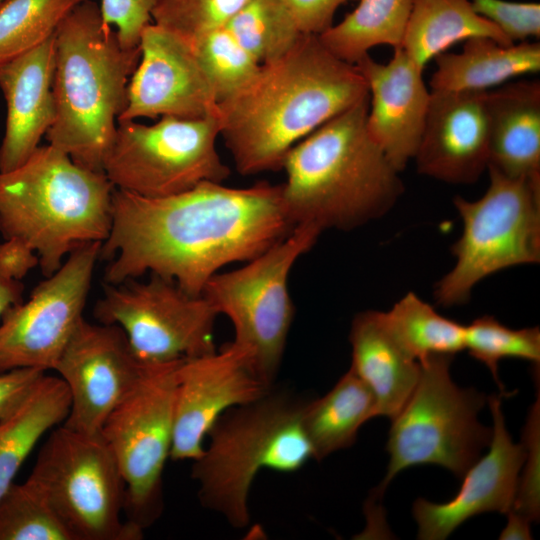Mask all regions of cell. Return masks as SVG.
<instances>
[{
	"instance_id": "obj_1",
	"label": "cell",
	"mask_w": 540,
	"mask_h": 540,
	"mask_svg": "<svg viewBox=\"0 0 540 540\" xmlns=\"http://www.w3.org/2000/svg\"><path fill=\"white\" fill-rule=\"evenodd\" d=\"M294 227L282 184L232 188L204 181L165 197L115 188L111 230L99 260L108 261L107 284L150 272L199 296L222 267L257 257Z\"/></svg>"
},
{
	"instance_id": "obj_2",
	"label": "cell",
	"mask_w": 540,
	"mask_h": 540,
	"mask_svg": "<svg viewBox=\"0 0 540 540\" xmlns=\"http://www.w3.org/2000/svg\"><path fill=\"white\" fill-rule=\"evenodd\" d=\"M368 96L356 65L332 54L318 35L304 34L218 103L220 136L241 175L277 171L294 145Z\"/></svg>"
},
{
	"instance_id": "obj_3",
	"label": "cell",
	"mask_w": 540,
	"mask_h": 540,
	"mask_svg": "<svg viewBox=\"0 0 540 540\" xmlns=\"http://www.w3.org/2000/svg\"><path fill=\"white\" fill-rule=\"evenodd\" d=\"M369 96L315 129L287 153L286 213L294 226L352 230L384 216L404 191L399 173L369 136Z\"/></svg>"
},
{
	"instance_id": "obj_4",
	"label": "cell",
	"mask_w": 540,
	"mask_h": 540,
	"mask_svg": "<svg viewBox=\"0 0 540 540\" xmlns=\"http://www.w3.org/2000/svg\"><path fill=\"white\" fill-rule=\"evenodd\" d=\"M139 59L140 47L125 48L103 23L99 4L77 5L55 33V118L48 144L77 165L104 172Z\"/></svg>"
},
{
	"instance_id": "obj_5",
	"label": "cell",
	"mask_w": 540,
	"mask_h": 540,
	"mask_svg": "<svg viewBox=\"0 0 540 540\" xmlns=\"http://www.w3.org/2000/svg\"><path fill=\"white\" fill-rule=\"evenodd\" d=\"M114 189L104 172L39 145L23 164L0 172V233L30 247L48 277L78 247L106 240Z\"/></svg>"
},
{
	"instance_id": "obj_6",
	"label": "cell",
	"mask_w": 540,
	"mask_h": 540,
	"mask_svg": "<svg viewBox=\"0 0 540 540\" xmlns=\"http://www.w3.org/2000/svg\"><path fill=\"white\" fill-rule=\"evenodd\" d=\"M304 404L272 388L222 414L191 468L201 505L234 528L247 526L250 490L258 473L263 469L293 473L313 459L302 425Z\"/></svg>"
},
{
	"instance_id": "obj_7",
	"label": "cell",
	"mask_w": 540,
	"mask_h": 540,
	"mask_svg": "<svg viewBox=\"0 0 540 540\" xmlns=\"http://www.w3.org/2000/svg\"><path fill=\"white\" fill-rule=\"evenodd\" d=\"M453 356L434 355L420 363L418 383L392 425L386 449V476L365 508L382 497L387 485L406 468L438 465L462 477L489 446L492 429L478 421L486 397L458 387L450 376Z\"/></svg>"
},
{
	"instance_id": "obj_8",
	"label": "cell",
	"mask_w": 540,
	"mask_h": 540,
	"mask_svg": "<svg viewBox=\"0 0 540 540\" xmlns=\"http://www.w3.org/2000/svg\"><path fill=\"white\" fill-rule=\"evenodd\" d=\"M487 170L490 184L481 198L453 199L463 229L452 246L455 265L434 289L443 307L468 302L475 285L491 274L540 261V183Z\"/></svg>"
},
{
	"instance_id": "obj_9",
	"label": "cell",
	"mask_w": 540,
	"mask_h": 540,
	"mask_svg": "<svg viewBox=\"0 0 540 540\" xmlns=\"http://www.w3.org/2000/svg\"><path fill=\"white\" fill-rule=\"evenodd\" d=\"M321 232L313 224L296 225L289 235L246 265L214 274L202 292L219 314L230 319L233 341L250 350L258 374L271 386L295 313L289 274Z\"/></svg>"
},
{
	"instance_id": "obj_10",
	"label": "cell",
	"mask_w": 540,
	"mask_h": 540,
	"mask_svg": "<svg viewBox=\"0 0 540 540\" xmlns=\"http://www.w3.org/2000/svg\"><path fill=\"white\" fill-rule=\"evenodd\" d=\"M74 540H139L142 530L122 519L125 482L101 434L60 424L39 450L30 476Z\"/></svg>"
},
{
	"instance_id": "obj_11",
	"label": "cell",
	"mask_w": 540,
	"mask_h": 540,
	"mask_svg": "<svg viewBox=\"0 0 540 540\" xmlns=\"http://www.w3.org/2000/svg\"><path fill=\"white\" fill-rule=\"evenodd\" d=\"M218 115L200 119L162 116L152 125L117 122L104 173L116 189L165 197L230 175L217 151Z\"/></svg>"
},
{
	"instance_id": "obj_12",
	"label": "cell",
	"mask_w": 540,
	"mask_h": 540,
	"mask_svg": "<svg viewBox=\"0 0 540 540\" xmlns=\"http://www.w3.org/2000/svg\"><path fill=\"white\" fill-rule=\"evenodd\" d=\"M181 360L146 364L137 384L110 413L101 430L125 482L126 521L142 531L163 510L162 475L172 447Z\"/></svg>"
},
{
	"instance_id": "obj_13",
	"label": "cell",
	"mask_w": 540,
	"mask_h": 540,
	"mask_svg": "<svg viewBox=\"0 0 540 540\" xmlns=\"http://www.w3.org/2000/svg\"><path fill=\"white\" fill-rule=\"evenodd\" d=\"M93 313L100 323L121 327L145 364L216 350L213 333L219 313L214 306L203 295H191L174 280L155 274L146 282L105 283Z\"/></svg>"
},
{
	"instance_id": "obj_14",
	"label": "cell",
	"mask_w": 540,
	"mask_h": 540,
	"mask_svg": "<svg viewBox=\"0 0 540 540\" xmlns=\"http://www.w3.org/2000/svg\"><path fill=\"white\" fill-rule=\"evenodd\" d=\"M101 242L72 251L45 277L27 301L0 317V373L19 368L54 370L69 339L84 318Z\"/></svg>"
},
{
	"instance_id": "obj_15",
	"label": "cell",
	"mask_w": 540,
	"mask_h": 540,
	"mask_svg": "<svg viewBox=\"0 0 540 540\" xmlns=\"http://www.w3.org/2000/svg\"><path fill=\"white\" fill-rule=\"evenodd\" d=\"M272 388L258 374L250 350L234 341L220 351L182 359L177 368L170 458L197 459L222 414Z\"/></svg>"
},
{
	"instance_id": "obj_16",
	"label": "cell",
	"mask_w": 540,
	"mask_h": 540,
	"mask_svg": "<svg viewBox=\"0 0 540 540\" xmlns=\"http://www.w3.org/2000/svg\"><path fill=\"white\" fill-rule=\"evenodd\" d=\"M145 366L121 327L83 318L54 369L71 397L62 424L80 433L101 434L106 419L137 384Z\"/></svg>"
},
{
	"instance_id": "obj_17",
	"label": "cell",
	"mask_w": 540,
	"mask_h": 540,
	"mask_svg": "<svg viewBox=\"0 0 540 540\" xmlns=\"http://www.w3.org/2000/svg\"><path fill=\"white\" fill-rule=\"evenodd\" d=\"M140 59L118 121L218 115V102L189 41L155 23L141 33Z\"/></svg>"
},
{
	"instance_id": "obj_18",
	"label": "cell",
	"mask_w": 540,
	"mask_h": 540,
	"mask_svg": "<svg viewBox=\"0 0 540 540\" xmlns=\"http://www.w3.org/2000/svg\"><path fill=\"white\" fill-rule=\"evenodd\" d=\"M493 418L489 452L464 473L458 493L448 502L433 503L418 498L413 515L421 540L446 539L469 518L485 513L507 514L514 503L520 470L526 458L524 444H515L505 425L501 397L491 395Z\"/></svg>"
},
{
	"instance_id": "obj_19",
	"label": "cell",
	"mask_w": 540,
	"mask_h": 540,
	"mask_svg": "<svg viewBox=\"0 0 540 540\" xmlns=\"http://www.w3.org/2000/svg\"><path fill=\"white\" fill-rule=\"evenodd\" d=\"M355 65L369 92L367 132L401 172L414 159L425 126L431 91L423 80L424 68L402 47L394 48L386 64L367 54Z\"/></svg>"
},
{
	"instance_id": "obj_20",
	"label": "cell",
	"mask_w": 540,
	"mask_h": 540,
	"mask_svg": "<svg viewBox=\"0 0 540 540\" xmlns=\"http://www.w3.org/2000/svg\"><path fill=\"white\" fill-rule=\"evenodd\" d=\"M487 91H431L413 160L420 174L451 184L475 183L489 161Z\"/></svg>"
},
{
	"instance_id": "obj_21",
	"label": "cell",
	"mask_w": 540,
	"mask_h": 540,
	"mask_svg": "<svg viewBox=\"0 0 540 540\" xmlns=\"http://www.w3.org/2000/svg\"><path fill=\"white\" fill-rule=\"evenodd\" d=\"M54 67L55 34L35 49L0 66V89L7 104L0 172L23 164L52 125Z\"/></svg>"
},
{
	"instance_id": "obj_22",
	"label": "cell",
	"mask_w": 540,
	"mask_h": 540,
	"mask_svg": "<svg viewBox=\"0 0 540 540\" xmlns=\"http://www.w3.org/2000/svg\"><path fill=\"white\" fill-rule=\"evenodd\" d=\"M489 161L510 178L540 183V83L506 84L486 92Z\"/></svg>"
},
{
	"instance_id": "obj_23",
	"label": "cell",
	"mask_w": 540,
	"mask_h": 540,
	"mask_svg": "<svg viewBox=\"0 0 540 540\" xmlns=\"http://www.w3.org/2000/svg\"><path fill=\"white\" fill-rule=\"evenodd\" d=\"M349 341L350 368L371 390L376 417L392 420L418 383L420 363L397 342L381 311L359 312L352 320Z\"/></svg>"
},
{
	"instance_id": "obj_24",
	"label": "cell",
	"mask_w": 540,
	"mask_h": 540,
	"mask_svg": "<svg viewBox=\"0 0 540 540\" xmlns=\"http://www.w3.org/2000/svg\"><path fill=\"white\" fill-rule=\"evenodd\" d=\"M431 91H488L511 78L540 70V44L504 45L489 37L465 40L459 53L435 58Z\"/></svg>"
},
{
	"instance_id": "obj_25",
	"label": "cell",
	"mask_w": 540,
	"mask_h": 540,
	"mask_svg": "<svg viewBox=\"0 0 540 540\" xmlns=\"http://www.w3.org/2000/svg\"><path fill=\"white\" fill-rule=\"evenodd\" d=\"M70 405L63 379L44 373L23 400L0 418V497L39 439L65 421Z\"/></svg>"
},
{
	"instance_id": "obj_26",
	"label": "cell",
	"mask_w": 540,
	"mask_h": 540,
	"mask_svg": "<svg viewBox=\"0 0 540 540\" xmlns=\"http://www.w3.org/2000/svg\"><path fill=\"white\" fill-rule=\"evenodd\" d=\"M489 37L512 42L496 25L478 15L470 0H414L402 49L420 67L459 41Z\"/></svg>"
},
{
	"instance_id": "obj_27",
	"label": "cell",
	"mask_w": 540,
	"mask_h": 540,
	"mask_svg": "<svg viewBox=\"0 0 540 540\" xmlns=\"http://www.w3.org/2000/svg\"><path fill=\"white\" fill-rule=\"evenodd\" d=\"M376 417L374 396L351 369L321 398L305 402L302 425L312 446L313 459L350 447L361 426Z\"/></svg>"
},
{
	"instance_id": "obj_28",
	"label": "cell",
	"mask_w": 540,
	"mask_h": 540,
	"mask_svg": "<svg viewBox=\"0 0 540 540\" xmlns=\"http://www.w3.org/2000/svg\"><path fill=\"white\" fill-rule=\"evenodd\" d=\"M336 25L318 35L339 59L355 65L375 46H402L414 0H359Z\"/></svg>"
},
{
	"instance_id": "obj_29",
	"label": "cell",
	"mask_w": 540,
	"mask_h": 540,
	"mask_svg": "<svg viewBox=\"0 0 540 540\" xmlns=\"http://www.w3.org/2000/svg\"><path fill=\"white\" fill-rule=\"evenodd\" d=\"M384 318L397 342L418 362L464 350L465 325L440 315L415 293L403 296Z\"/></svg>"
},
{
	"instance_id": "obj_30",
	"label": "cell",
	"mask_w": 540,
	"mask_h": 540,
	"mask_svg": "<svg viewBox=\"0 0 540 540\" xmlns=\"http://www.w3.org/2000/svg\"><path fill=\"white\" fill-rule=\"evenodd\" d=\"M224 27L260 65L285 55L304 35L284 0H251Z\"/></svg>"
},
{
	"instance_id": "obj_31",
	"label": "cell",
	"mask_w": 540,
	"mask_h": 540,
	"mask_svg": "<svg viewBox=\"0 0 540 540\" xmlns=\"http://www.w3.org/2000/svg\"><path fill=\"white\" fill-rule=\"evenodd\" d=\"M86 0H7L0 6V66L52 37Z\"/></svg>"
},
{
	"instance_id": "obj_32",
	"label": "cell",
	"mask_w": 540,
	"mask_h": 540,
	"mask_svg": "<svg viewBox=\"0 0 540 540\" xmlns=\"http://www.w3.org/2000/svg\"><path fill=\"white\" fill-rule=\"evenodd\" d=\"M0 540H74L39 484L28 477L0 497Z\"/></svg>"
},
{
	"instance_id": "obj_33",
	"label": "cell",
	"mask_w": 540,
	"mask_h": 540,
	"mask_svg": "<svg viewBox=\"0 0 540 540\" xmlns=\"http://www.w3.org/2000/svg\"><path fill=\"white\" fill-rule=\"evenodd\" d=\"M190 43L218 103L242 89L260 68L224 26L208 31Z\"/></svg>"
},
{
	"instance_id": "obj_34",
	"label": "cell",
	"mask_w": 540,
	"mask_h": 540,
	"mask_svg": "<svg viewBox=\"0 0 540 540\" xmlns=\"http://www.w3.org/2000/svg\"><path fill=\"white\" fill-rule=\"evenodd\" d=\"M474 359L490 370L501 393L506 395L498 377L503 358H519L538 365L540 362L539 327L511 329L495 317L485 315L465 326V347Z\"/></svg>"
},
{
	"instance_id": "obj_35",
	"label": "cell",
	"mask_w": 540,
	"mask_h": 540,
	"mask_svg": "<svg viewBox=\"0 0 540 540\" xmlns=\"http://www.w3.org/2000/svg\"><path fill=\"white\" fill-rule=\"evenodd\" d=\"M251 0H157L153 23L191 42L223 27Z\"/></svg>"
},
{
	"instance_id": "obj_36",
	"label": "cell",
	"mask_w": 540,
	"mask_h": 540,
	"mask_svg": "<svg viewBox=\"0 0 540 540\" xmlns=\"http://www.w3.org/2000/svg\"><path fill=\"white\" fill-rule=\"evenodd\" d=\"M472 9L496 25L512 42L540 35V4L505 0H470Z\"/></svg>"
},
{
	"instance_id": "obj_37",
	"label": "cell",
	"mask_w": 540,
	"mask_h": 540,
	"mask_svg": "<svg viewBox=\"0 0 540 540\" xmlns=\"http://www.w3.org/2000/svg\"><path fill=\"white\" fill-rule=\"evenodd\" d=\"M526 458L516 496L509 512L530 523L539 517V401L532 407L525 430Z\"/></svg>"
},
{
	"instance_id": "obj_38",
	"label": "cell",
	"mask_w": 540,
	"mask_h": 540,
	"mask_svg": "<svg viewBox=\"0 0 540 540\" xmlns=\"http://www.w3.org/2000/svg\"><path fill=\"white\" fill-rule=\"evenodd\" d=\"M157 0H101L103 23L116 27L118 39L128 49L139 47L141 33L153 22L152 11Z\"/></svg>"
},
{
	"instance_id": "obj_39",
	"label": "cell",
	"mask_w": 540,
	"mask_h": 540,
	"mask_svg": "<svg viewBox=\"0 0 540 540\" xmlns=\"http://www.w3.org/2000/svg\"><path fill=\"white\" fill-rule=\"evenodd\" d=\"M37 265L36 254L24 243L10 239L0 244V317L23 300L21 279Z\"/></svg>"
},
{
	"instance_id": "obj_40",
	"label": "cell",
	"mask_w": 540,
	"mask_h": 540,
	"mask_svg": "<svg viewBox=\"0 0 540 540\" xmlns=\"http://www.w3.org/2000/svg\"><path fill=\"white\" fill-rule=\"evenodd\" d=\"M355 0H284L304 34L320 35L333 25L337 9Z\"/></svg>"
},
{
	"instance_id": "obj_41",
	"label": "cell",
	"mask_w": 540,
	"mask_h": 540,
	"mask_svg": "<svg viewBox=\"0 0 540 540\" xmlns=\"http://www.w3.org/2000/svg\"><path fill=\"white\" fill-rule=\"evenodd\" d=\"M44 373L35 368H19L0 373V418L23 400Z\"/></svg>"
},
{
	"instance_id": "obj_42",
	"label": "cell",
	"mask_w": 540,
	"mask_h": 540,
	"mask_svg": "<svg viewBox=\"0 0 540 540\" xmlns=\"http://www.w3.org/2000/svg\"><path fill=\"white\" fill-rule=\"evenodd\" d=\"M508 521L507 525L502 530L499 539L502 540H527L532 539L530 531V522L524 519L523 517L513 513L508 512Z\"/></svg>"
},
{
	"instance_id": "obj_43",
	"label": "cell",
	"mask_w": 540,
	"mask_h": 540,
	"mask_svg": "<svg viewBox=\"0 0 540 540\" xmlns=\"http://www.w3.org/2000/svg\"><path fill=\"white\" fill-rule=\"evenodd\" d=\"M3 0H0V3L2 2Z\"/></svg>"
}]
</instances>
